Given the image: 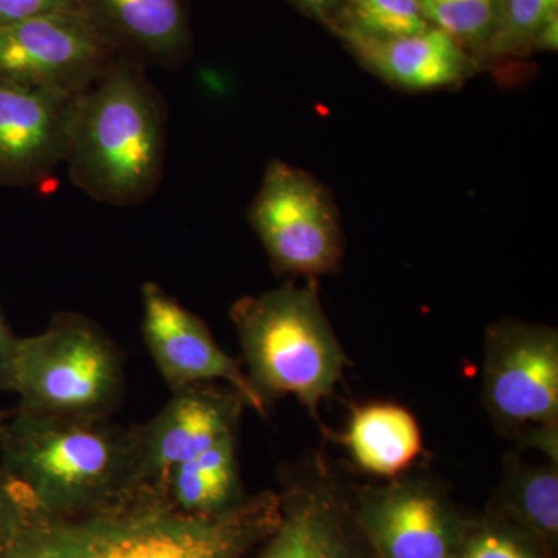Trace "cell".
I'll return each mask as SVG.
<instances>
[{
  "label": "cell",
  "instance_id": "1",
  "mask_svg": "<svg viewBox=\"0 0 558 558\" xmlns=\"http://www.w3.org/2000/svg\"><path fill=\"white\" fill-rule=\"evenodd\" d=\"M278 520L274 492L218 515H189L157 488L145 487L100 512L40 513L7 558H241Z\"/></svg>",
  "mask_w": 558,
  "mask_h": 558
},
{
  "label": "cell",
  "instance_id": "2",
  "mask_svg": "<svg viewBox=\"0 0 558 558\" xmlns=\"http://www.w3.org/2000/svg\"><path fill=\"white\" fill-rule=\"evenodd\" d=\"M0 469L25 487L46 517L100 512L134 497L137 427L112 418L49 416L16 410L0 439Z\"/></svg>",
  "mask_w": 558,
  "mask_h": 558
},
{
  "label": "cell",
  "instance_id": "3",
  "mask_svg": "<svg viewBox=\"0 0 558 558\" xmlns=\"http://www.w3.org/2000/svg\"><path fill=\"white\" fill-rule=\"evenodd\" d=\"M167 138L165 101L146 68L119 57L75 98L64 163L90 199L134 207L159 189Z\"/></svg>",
  "mask_w": 558,
  "mask_h": 558
},
{
  "label": "cell",
  "instance_id": "4",
  "mask_svg": "<svg viewBox=\"0 0 558 558\" xmlns=\"http://www.w3.org/2000/svg\"><path fill=\"white\" fill-rule=\"evenodd\" d=\"M245 374L260 398L292 396L319 421L323 400L343 377L348 357L319 300L317 281L286 282L230 307Z\"/></svg>",
  "mask_w": 558,
  "mask_h": 558
},
{
  "label": "cell",
  "instance_id": "5",
  "mask_svg": "<svg viewBox=\"0 0 558 558\" xmlns=\"http://www.w3.org/2000/svg\"><path fill=\"white\" fill-rule=\"evenodd\" d=\"M126 374L116 341L76 312H61L39 333L21 337L14 360L17 409L49 416L112 418Z\"/></svg>",
  "mask_w": 558,
  "mask_h": 558
},
{
  "label": "cell",
  "instance_id": "6",
  "mask_svg": "<svg viewBox=\"0 0 558 558\" xmlns=\"http://www.w3.org/2000/svg\"><path fill=\"white\" fill-rule=\"evenodd\" d=\"M483 402L502 435L557 462V329L513 318L488 326Z\"/></svg>",
  "mask_w": 558,
  "mask_h": 558
},
{
  "label": "cell",
  "instance_id": "7",
  "mask_svg": "<svg viewBox=\"0 0 558 558\" xmlns=\"http://www.w3.org/2000/svg\"><path fill=\"white\" fill-rule=\"evenodd\" d=\"M248 220L278 275L317 281L340 270L344 245L339 209L310 172L271 160Z\"/></svg>",
  "mask_w": 558,
  "mask_h": 558
},
{
  "label": "cell",
  "instance_id": "8",
  "mask_svg": "<svg viewBox=\"0 0 558 558\" xmlns=\"http://www.w3.org/2000/svg\"><path fill=\"white\" fill-rule=\"evenodd\" d=\"M119 58L80 10L43 14L0 28V80L76 95Z\"/></svg>",
  "mask_w": 558,
  "mask_h": 558
},
{
  "label": "cell",
  "instance_id": "9",
  "mask_svg": "<svg viewBox=\"0 0 558 558\" xmlns=\"http://www.w3.org/2000/svg\"><path fill=\"white\" fill-rule=\"evenodd\" d=\"M279 520L256 558H376L339 473L314 454L284 473Z\"/></svg>",
  "mask_w": 558,
  "mask_h": 558
},
{
  "label": "cell",
  "instance_id": "10",
  "mask_svg": "<svg viewBox=\"0 0 558 558\" xmlns=\"http://www.w3.org/2000/svg\"><path fill=\"white\" fill-rule=\"evenodd\" d=\"M355 519L376 558H459L465 526L438 484L399 476L355 490Z\"/></svg>",
  "mask_w": 558,
  "mask_h": 558
},
{
  "label": "cell",
  "instance_id": "11",
  "mask_svg": "<svg viewBox=\"0 0 558 558\" xmlns=\"http://www.w3.org/2000/svg\"><path fill=\"white\" fill-rule=\"evenodd\" d=\"M142 296V333L154 365L171 392L197 384L223 381L260 416L269 403L250 384L240 363L230 357L199 315L183 306L156 281H146Z\"/></svg>",
  "mask_w": 558,
  "mask_h": 558
},
{
  "label": "cell",
  "instance_id": "12",
  "mask_svg": "<svg viewBox=\"0 0 558 558\" xmlns=\"http://www.w3.org/2000/svg\"><path fill=\"white\" fill-rule=\"evenodd\" d=\"M244 399L234 389L197 384L172 392L146 424L137 425L140 475L160 490L172 469L240 432Z\"/></svg>",
  "mask_w": 558,
  "mask_h": 558
},
{
  "label": "cell",
  "instance_id": "13",
  "mask_svg": "<svg viewBox=\"0 0 558 558\" xmlns=\"http://www.w3.org/2000/svg\"><path fill=\"white\" fill-rule=\"evenodd\" d=\"M76 97L0 80V189L38 185L64 163Z\"/></svg>",
  "mask_w": 558,
  "mask_h": 558
},
{
  "label": "cell",
  "instance_id": "14",
  "mask_svg": "<svg viewBox=\"0 0 558 558\" xmlns=\"http://www.w3.org/2000/svg\"><path fill=\"white\" fill-rule=\"evenodd\" d=\"M119 57L143 68H180L194 47L191 0H80Z\"/></svg>",
  "mask_w": 558,
  "mask_h": 558
},
{
  "label": "cell",
  "instance_id": "15",
  "mask_svg": "<svg viewBox=\"0 0 558 558\" xmlns=\"http://www.w3.org/2000/svg\"><path fill=\"white\" fill-rule=\"evenodd\" d=\"M347 46L371 73L403 90L451 89L480 65L457 40L435 27L398 38L351 40Z\"/></svg>",
  "mask_w": 558,
  "mask_h": 558
},
{
  "label": "cell",
  "instance_id": "16",
  "mask_svg": "<svg viewBox=\"0 0 558 558\" xmlns=\"http://www.w3.org/2000/svg\"><path fill=\"white\" fill-rule=\"evenodd\" d=\"M340 442L355 468L387 481L405 475L424 449L417 418L395 402L354 407Z\"/></svg>",
  "mask_w": 558,
  "mask_h": 558
},
{
  "label": "cell",
  "instance_id": "17",
  "mask_svg": "<svg viewBox=\"0 0 558 558\" xmlns=\"http://www.w3.org/2000/svg\"><path fill=\"white\" fill-rule=\"evenodd\" d=\"M163 497L189 515H218L236 508L242 497L238 435L171 470L160 487Z\"/></svg>",
  "mask_w": 558,
  "mask_h": 558
},
{
  "label": "cell",
  "instance_id": "18",
  "mask_svg": "<svg viewBox=\"0 0 558 558\" xmlns=\"http://www.w3.org/2000/svg\"><path fill=\"white\" fill-rule=\"evenodd\" d=\"M497 501L517 529L553 545L558 534V462L535 465L509 454Z\"/></svg>",
  "mask_w": 558,
  "mask_h": 558
},
{
  "label": "cell",
  "instance_id": "19",
  "mask_svg": "<svg viewBox=\"0 0 558 558\" xmlns=\"http://www.w3.org/2000/svg\"><path fill=\"white\" fill-rule=\"evenodd\" d=\"M417 0H347L332 33L351 40L398 38L425 31Z\"/></svg>",
  "mask_w": 558,
  "mask_h": 558
},
{
  "label": "cell",
  "instance_id": "20",
  "mask_svg": "<svg viewBox=\"0 0 558 558\" xmlns=\"http://www.w3.org/2000/svg\"><path fill=\"white\" fill-rule=\"evenodd\" d=\"M429 27L438 28L483 62L497 28L499 0H417Z\"/></svg>",
  "mask_w": 558,
  "mask_h": 558
},
{
  "label": "cell",
  "instance_id": "21",
  "mask_svg": "<svg viewBox=\"0 0 558 558\" xmlns=\"http://www.w3.org/2000/svg\"><path fill=\"white\" fill-rule=\"evenodd\" d=\"M556 11L558 0H499L497 28L484 61L531 54L539 28Z\"/></svg>",
  "mask_w": 558,
  "mask_h": 558
},
{
  "label": "cell",
  "instance_id": "22",
  "mask_svg": "<svg viewBox=\"0 0 558 558\" xmlns=\"http://www.w3.org/2000/svg\"><path fill=\"white\" fill-rule=\"evenodd\" d=\"M535 539L502 521L465 527L459 558H542Z\"/></svg>",
  "mask_w": 558,
  "mask_h": 558
},
{
  "label": "cell",
  "instance_id": "23",
  "mask_svg": "<svg viewBox=\"0 0 558 558\" xmlns=\"http://www.w3.org/2000/svg\"><path fill=\"white\" fill-rule=\"evenodd\" d=\"M40 512L25 487L0 469V558H7Z\"/></svg>",
  "mask_w": 558,
  "mask_h": 558
},
{
  "label": "cell",
  "instance_id": "24",
  "mask_svg": "<svg viewBox=\"0 0 558 558\" xmlns=\"http://www.w3.org/2000/svg\"><path fill=\"white\" fill-rule=\"evenodd\" d=\"M65 10H80V0H0V28Z\"/></svg>",
  "mask_w": 558,
  "mask_h": 558
},
{
  "label": "cell",
  "instance_id": "25",
  "mask_svg": "<svg viewBox=\"0 0 558 558\" xmlns=\"http://www.w3.org/2000/svg\"><path fill=\"white\" fill-rule=\"evenodd\" d=\"M20 339L0 307V392L13 391L14 360Z\"/></svg>",
  "mask_w": 558,
  "mask_h": 558
},
{
  "label": "cell",
  "instance_id": "26",
  "mask_svg": "<svg viewBox=\"0 0 558 558\" xmlns=\"http://www.w3.org/2000/svg\"><path fill=\"white\" fill-rule=\"evenodd\" d=\"M288 2L300 10L301 13L332 31L337 21H339L347 0H288Z\"/></svg>",
  "mask_w": 558,
  "mask_h": 558
},
{
  "label": "cell",
  "instance_id": "27",
  "mask_svg": "<svg viewBox=\"0 0 558 558\" xmlns=\"http://www.w3.org/2000/svg\"><path fill=\"white\" fill-rule=\"evenodd\" d=\"M558 47V11L550 14L545 24L539 28L534 43H532V53L534 51H556Z\"/></svg>",
  "mask_w": 558,
  "mask_h": 558
},
{
  "label": "cell",
  "instance_id": "28",
  "mask_svg": "<svg viewBox=\"0 0 558 558\" xmlns=\"http://www.w3.org/2000/svg\"><path fill=\"white\" fill-rule=\"evenodd\" d=\"M7 418H9V414L0 411V439H2L3 429H5Z\"/></svg>",
  "mask_w": 558,
  "mask_h": 558
}]
</instances>
